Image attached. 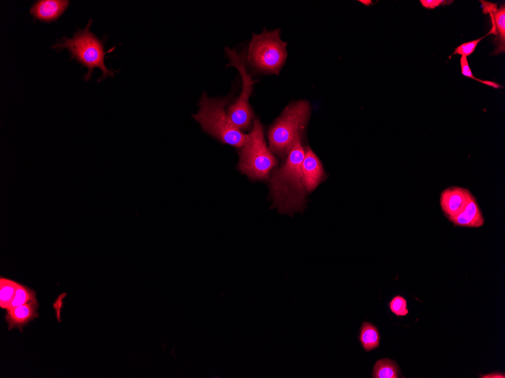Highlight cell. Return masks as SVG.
Listing matches in <instances>:
<instances>
[{"label": "cell", "mask_w": 505, "mask_h": 378, "mask_svg": "<svg viewBox=\"0 0 505 378\" xmlns=\"http://www.w3.org/2000/svg\"><path fill=\"white\" fill-rule=\"evenodd\" d=\"M300 142L290 149L283 165L274 171L270 181L274 204L285 214L300 211L306 204L307 191L302 175L305 149Z\"/></svg>", "instance_id": "obj_1"}, {"label": "cell", "mask_w": 505, "mask_h": 378, "mask_svg": "<svg viewBox=\"0 0 505 378\" xmlns=\"http://www.w3.org/2000/svg\"><path fill=\"white\" fill-rule=\"evenodd\" d=\"M231 98H210L204 93L200 99L199 110L193 117L204 131L220 142L241 148L248 140V135L236 127L226 112Z\"/></svg>", "instance_id": "obj_2"}, {"label": "cell", "mask_w": 505, "mask_h": 378, "mask_svg": "<svg viewBox=\"0 0 505 378\" xmlns=\"http://www.w3.org/2000/svg\"><path fill=\"white\" fill-rule=\"evenodd\" d=\"M310 116V106L307 100H299L288 105L270 129L271 152L282 159L287 157L290 149L301 140Z\"/></svg>", "instance_id": "obj_3"}, {"label": "cell", "mask_w": 505, "mask_h": 378, "mask_svg": "<svg viewBox=\"0 0 505 378\" xmlns=\"http://www.w3.org/2000/svg\"><path fill=\"white\" fill-rule=\"evenodd\" d=\"M239 152L238 169L252 180L264 181L277 166V160L264 140L263 128L258 119L254 120L248 140Z\"/></svg>", "instance_id": "obj_4"}, {"label": "cell", "mask_w": 505, "mask_h": 378, "mask_svg": "<svg viewBox=\"0 0 505 378\" xmlns=\"http://www.w3.org/2000/svg\"><path fill=\"white\" fill-rule=\"evenodd\" d=\"M92 21L88 23L85 30H80L71 39L63 38V42L53 46V48L61 50L67 48L71 54V58L77 60L86 67L88 73L85 81L89 80L95 68L103 71V77L98 81H102L108 77H113V72L108 69L105 65V56L113 51L105 52L102 41L90 31Z\"/></svg>", "instance_id": "obj_5"}, {"label": "cell", "mask_w": 505, "mask_h": 378, "mask_svg": "<svg viewBox=\"0 0 505 378\" xmlns=\"http://www.w3.org/2000/svg\"><path fill=\"white\" fill-rule=\"evenodd\" d=\"M287 45L281 39L280 30L252 33L247 56L248 65L257 73L279 75L287 58Z\"/></svg>", "instance_id": "obj_6"}, {"label": "cell", "mask_w": 505, "mask_h": 378, "mask_svg": "<svg viewBox=\"0 0 505 378\" xmlns=\"http://www.w3.org/2000/svg\"><path fill=\"white\" fill-rule=\"evenodd\" d=\"M225 53L230 61L228 67L237 68L243 80L241 95L235 104L229 107L228 115L238 129L241 131L248 130L250 128L252 120L254 117L249 104V99L256 81L252 80V75L248 73L243 56L238 55L235 50L230 48H225Z\"/></svg>", "instance_id": "obj_7"}, {"label": "cell", "mask_w": 505, "mask_h": 378, "mask_svg": "<svg viewBox=\"0 0 505 378\" xmlns=\"http://www.w3.org/2000/svg\"><path fill=\"white\" fill-rule=\"evenodd\" d=\"M474 196L468 189L460 187L447 188L440 195L439 204L445 216L452 219L458 215Z\"/></svg>", "instance_id": "obj_8"}, {"label": "cell", "mask_w": 505, "mask_h": 378, "mask_svg": "<svg viewBox=\"0 0 505 378\" xmlns=\"http://www.w3.org/2000/svg\"><path fill=\"white\" fill-rule=\"evenodd\" d=\"M302 184L305 190L311 193L325 179V173L320 158L307 147L305 157L302 164Z\"/></svg>", "instance_id": "obj_9"}, {"label": "cell", "mask_w": 505, "mask_h": 378, "mask_svg": "<svg viewBox=\"0 0 505 378\" xmlns=\"http://www.w3.org/2000/svg\"><path fill=\"white\" fill-rule=\"evenodd\" d=\"M68 6L67 0H41L34 4L30 12L36 20L50 23L58 19Z\"/></svg>", "instance_id": "obj_10"}, {"label": "cell", "mask_w": 505, "mask_h": 378, "mask_svg": "<svg viewBox=\"0 0 505 378\" xmlns=\"http://www.w3.org/2000/svg\"><path fill=\"white\" fill-rule=\"evenodd\" d=\"M37 300H33L29 303L7 310L6 320L9 325V330L19 329L30 322L31 320L39 317L38 314Z\"/></svg>", "instance_id": "obj_11"}, {"label": "cell", "mask_w": 505, "mask_h": 378, "mask_svg": "<svg viewBox=\"0 0 505 378\" xmlns=\"http://www.w3.org/2000/svg\"><path fill=\"white\" fill-rule=\"evenodd\" d=\"M454 225L462 228L479 229L485 223L483 213L473 196L457 216L449 219Z\"/></svg>", "instance_id": "obj_12"}, {"label": "cell", "mask_w": 505, "mask_h": 378, "mask_svg": "<svg viewBox=\"0 0 505 378\" xmlns=\"http://www.w3.org/2000/svg\"><path fill=\"white\" fill-rule=\"evenodd\" d=\"M359 342L366 352L378 348L380 346L381 335L377 327L370 322H363L360 330Z\"/></svg>", "instance_id": "obj_13"}, {"label": "cell", "mask_w": 505, "mask_h": 378, "mask_svg": "<svg viewBox=\"0 0 505 378\" xmlns=\"http://www.w3.org/2000/svg\"><path fill=\"white\" fill-rule=\"evenodd\" d=\"M372 377L374 378H399L400 370L398 364L389 359H379L374 364Z\"/></svg>", "instance_id": "obj_14"}, {"label": "cell", "mask_w": 505, "mask_h": 378, "mask_svg": "<svg viewBox=\"0 0 505 378\" xmlns=\"http://www.w3.org/2000/svg\"><path fill=\"white\" fill-rule=\"evenodd\" d=\"M20 284L4 278L0 279V307L8 310Z\"/></svg>", "instance_id": "obj_15"}, {"label": "cell", "mask_w": 505, "mask_h": 378, "mask_svg": "<svg viewBox=\"0 0 505 378\" xmlns=\"http://www.w3.org/2000/svg\"><path fill=\"white\" fill-rule=\"evenodd\" d=\"M36 300V293L34 290L27 286L20 285L9 309L21 306Z\"/></svg>", "instance_id": "obj_16"}, {"label": "cell", "mask_w": 505, "mask_h": 378, "mask_svg": "<svg viewBox=\"0 0 505 378\" xmlns=\"http://www.w3.org/2000/svg\"><path fill=\"white\" fill-rule=\"evenodd\" d=\"M491 14L492 19L496 22V28L500 36L502 48L504 50L505 43V7L503 5L499 10H494Z\"/></svg>", "instance_id": "obj_17"}, {"label": "cell", "mask_w": 505, "mask_h": 378, "mask_svg": "<svg viewBox=\"0 0 505 378\" xmlns=\"http://www.w3.org/2000/svg\"><path fill=\"white\" fill-rule=\"evenodd\" d=\"M389 308L391 312L397 317H406L409 314L407 300L402 296L397 295L389 302Z\"/></svg>", "instance_id": "obj_18"}, {"label": "cell", "mask_w": 505, "mask_h": 378, "mask_svg": "<svg viewBox=\"0 0 505 378\" xmlns=\"http://www.w3.org/2000/svg\"><path fill=\"white\" fill-rule=\"evenodd\" d=\"M461 73H462L463 75H464V77L471 78V79L478 81L479 83H482L489 85L491 87L496 88V89H499V88H501V86L496 83L491 82V81L481 80H479L476 78H475L474 75L473 74L472 70L469 66V63L468 58H466L465 57H461Z\"/></svg>", "instance_id": "obj_19"}, {"label": "cell", "mask_w": 505, "mask_h": 378, "mask_svg": "<svg viewBox=\"0 0 505 378\" xmlns=\"http://www.w3.org/2000/svg\"><path fill=\"white\" fill-rule=\"evenodd\" d=\"M484 38L481 37L478 40L461 44L454 50L452 56L459 55L465 58L470 56L474 53L478 44L483 41Z\"/></svg>", "instance_id": "obj_20"}, {"label": "cell", "mask_w": 505, "mask_h": 378, "mask_svg": "<svg viewBox=\"0 0 505 378\" xmlns=\"http://www.w3.org/2000/svg\"><path fill=\"white\" fill-rule=\"evenodd\" d=\"M420 3L425 9H434L442 5H445L449 2L444 1V0H421Z\"/></svg>", "instance_id": "obj_21"}, {"label": "cell", "mask_w": 505, "mask_h": 378, "mask_svg": "<svg viewBox=\"0 0 505 378\" xmlns=\"http://www.w3.org/2000/svg\"><path fill=\"white\" fill-rule=\"evenodd\" d=\"M481 378H505L504 373L502 372H492L487 374L481 375Z\"/></svg>", "instance_id": "obj_22"}]
</instances>
